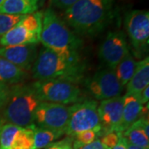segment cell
<instances>
[{
    "label": "cell",
    "mask_w": 149,
    "mask_h": 149,
    "mask_svg": "<svg viewBox=\"0 0 149 149\" xmlns=\"http://www.w3.org/2000/svg\"><path fill=\"white\" fill-rule=\"evenodd\" d=\"M115 0H79L65 10V22L82 36L95 37L113 21Z\"/></svg>",
    "instance_id": "1"
},
{
    "label": "cell",
    "mask_w": 149,
    "mask_h": 149,
    "mask_svg": "<svg viewBox=\"0 0 149 149\" xmlns=\"http://www.w3.org/2000/svg\"><path fill=\"white\" fill-rule=\"evenodd\" d=\"M40 42L43 47L70 58H80L82 41L74 34L56 13L47 8L43 12Z\"/></svg>",
    "instance_id": "2"
},
{
    "label": "cell",
    "mask_w": 149,
    "mask_h": 149,
    "mask_svg": "<svg viewBox=\"0 0 149 149\" xmlns=\"http://www.w3.org/2000/svg\"><path fill=\"white\" fill-rule=\"evenodd\" d=\"M31 70L37 81L65 80L77 83L82 78L84 67L80 58L67 57L43 47Z\"/></svg>",
    "instance_id": "3"
},
{
    "label": "cell",
    "mask_w": 149,
    "mask_h": 149,
    "mask_svg": "<svg viewBox=\"0 0 149 149\" xmlns=\"http://www.w3.org/2000/svg\"><path fill=\"white\" fill-rule=\"evenodd\" d=\"M41 102L32 84L13 85L4 106V120L20 128H35L34 114Z\"/></svg>",
    "instance_id": "4"
},
{
    "label": "cell",
    "mask_w": 149,
    "mask_h": 149,
    "mask_svg": "<svg viewBox=\"0 0 149 149\" xmlns=\"http://www.w3.org/2000/svg\"><path fill=\"white\" fill-rule=\"evenodd\" d=\"M43 11L24 15L0 39L2 47L37 45L40 42Z\"/></svg>",
    "instance_id": "5"
},
{
    "label": "cell",
    "mask_w": 149,
    "mask_h": 149,
    "mask_svg": "<svg viewBox=\"0 0 149 149\" xmlns=\"http://www.w3.org/2000/svg\"><path fill=\"white\" fill-rule=\"evenodd\" d=\"M32 85L41 101L65 105L82 101V94L79 86L70 80H42L34 82Z\"/></svg>",
    "instance_id": "6"
},
{
    "label": "cell",
    "mask_w": 149,
    "mask_h": 149,
    "mask_svg": "<svg viewBox=\"0 0 149 149\" xmlns=\"http://www.w3.org/2000/svg\"><path fill=\"white\" fill-rule=\"evenodd\" d=\"M96 100H82L70 105L65 134L73 137L90 129L101 128Z\"/></svg>",
    "instance_id": "7"
},
{
    "label": "cell",
    "mask_w": 149,
    "mask_h": 149,
    "mask_svg": "<svg viewBox=\"0 0 149 149\" xmlns=\"http://www.w3.org/2000/svg\"><path fill=\"white\" fill-rule=\"evenodd\" d=\"M70 105L51 102H41L34 114V123L38 128H46L65 134L70 116Z\"/></svg>",
    "instance_id": "8"
},
{
    "label": "cell",
    "mask_w": 149,
    "mask_h": 149,
    "mask_svg": "<svg viewBox=\"0 0 149 149\" xmlns=\"http://www.w3.org/2000/svg\"><path fill=\"white\" fill-rule=\"evenodd\" d=\"M124 25L128 39L136 53L148 52L149 44L148 10H131L127 13Z\"/></svg>",
    "instance_id": "9"
},
{
    "label": "cell",
    "mask_w": 149,
    "mask_h": 149,
    "mask_svg": "<svg viewBox=\"0 0 149 149\" xmlns=\"http://www.w3.org/2000/svg\"><path fill=\"white\" fill-rule=\"evenodd\" d=\"M87 90L98 100L120 96L123 87L114 70L109 68L99 70L85 81Z\"/></svg>",
    "instance_id": "10"
},
{
    "label": "cell",
    "mask_w": 149,
    "mask_h": 149,
    "mask_svg": "<svg viewBox=\"0 0 149 149\" xmlns=\"http://www.w3.org/2000/svg\"><path fill=\"white\" fill-rule=\"evenodd\" d=\"M128 42L123 31L108 32L99 48V56L108 68L115 69L123 58L129 54Z\"/></svg>",
    "instance_id": "11"
},
{
    "label": "cell",
    "mask_w": 149,
    "mask_h": 149,
    "mask_svg": "<svg viewBox=\"0 0 149 149\" xmlns=\"http://www.w3.org/2000/svg\"><path fill=\"white\" fill-rule=\"evenodd\" d=\"M98 113L102 135L108 133H120L123 113V96L101 100L98 105Z\"/></svg>",
    "instance_id": "12"
},
{
    "label": "cell",
    "mask_w": 149,
    "mask_h": 149,
    "mask_svg": "<svg viewBox=\"0 0 149 149\" xmlns=\"http://www.w3.org/2000/svg\"><path fill=\"white\" fill-rule=\"evenodd\" d=\"M37 55V45L9 46L0 47V57L6 59L25 71L32 69Z\"/></svg>",
    "instance_id": "13"
},
{
    "label": "cell",
    "mask_w": 149,
    "mask_h": 149,
    "mask_svg": "<svg viewBox=\"0 0 149 149\" xmlns=\"http://www.w3.org/2000/svg\"><path fill=\"white\" fill-rule=\"evenodd\" d=\"M144 106L134 95L123 96V113L119 132L123 133L143 116Z\"/></svg>",
    "instance_id": "14"
},
{
    "label": "cell",
    "mask_w": 149,
    "mask_h": 149,
    "mask_svg": "<svg viewBox=\"0 0 149 149\" xmlns=\"http://www.w3.org/2000/svg\"><path fill=\"white\" fill-rule=\"evenodd\" d=\"M122 136L128 143L135 146L149 149L148 118L141 117L129 128L122 133Z\"/></svg>",
    "instance_id": "15"
},
{
    "label": "cell",
    "mask_w": 149,
    "mask_h": 149,
    "mask_svg": "<svg viewBox=\"0 0 149 149\" xmlns=\"http://www.w3.org/2000/svg\"><path fill=\"white\" fill-rule=\"evenodd\" d=\"M44 0H3L0 13L8 15H28L36 13Z\"/></svg>",
    "instance_id": "16"
},
{
    "label": "cell",
    "mask_w": 149,
    "mask_h": 149,
    "mask_svg": "<svg viewBox=\"0 0 149 149\" xmlns=\"http://www.w3.org/2000/svg\"><path fill=\"white\" fill-rule=\"evenodd\" d=\"M149 85V58L147 56L137 63L132 78L126 85V95H136Z\"/></svg>",
    "instance_id": "17"
},
{
    "label": "cell",
    "mask_w": 149,
    "mask_h": 149,
    "mask_svg": "<svg viewBox=\"0 0 149 149\" xmlns=\"http://www.w3.org/2000/svg\"><path fill=\"white\" fill-rule=\"evenodd\" d=\"M27 71L0 57V83L7 85H18L25 79Z\"/></svg>",
    "instance_id": "18"
},
{
    "label": "cell",
    "mask_w": 149,
    "mask_h": 149,
    "mask_svg": "<svg viewBox=\"0 0 149 149\" xmlns=\"http://www.w3.org/2000/svg\"><path fill=\"white\" fill-rule=\"evenodd\" d=\"M137 63L138 61H136L133 56L129 53L124 58L122 59V61L113 70L118 80L123 87L127 85L128 81L132 78L137 67Z\"/></svg>",
    "instance_id": "19"
},
{
    "label": "cell",
    "mask_w": 149,
    "mask_h": 149,
    "mask_svg": "<svg viewBox=\"0 0 149 149\" xmlns=\"http://www.w3.org/2000/svg\"><path fill=\"white\" fill-rule=\"evenodd\" d=\"M33 131V143L32 149L46 148L54 140L59 139L61 134L46 128L36 127L32 129Z\"/></svg>",
    "instance_id": "20"
},
{
    "label": "cell",
    "mask_w": 149,
    "mask_h": 149,
    "mask_svg": "<svg viewBox=\"0 0 149 149\" xmlns=\"http://www.w3.org/2000/svg\"><path fill=\"white\" fill-rule=\"evenodd\" d=\"M22 128L10 123H3L0 130V149H11L17 133Z\"/></svg>",
    "instance_id": "21"
},
{
    "label": "cell",
    "mask_w": 149,
    "mask_h": 149,
    "mask_svg": "<svg viewBox=\"0 0 149 149\" xmlns=\"http://www.w3.org/2000/svg\"><path fill=\"white\" fill-rule=\"evenodd\" d=\"M101 129V128L90 129L76 134L74 137L75 139L73 141V149H80L85 145L94 142L99 136L102 135Z\"/></svg>",
    "instance_id": "22"
},
{
    "label": "cell",
    "mask_w": 149,
    "mask_h": 149,
    "mask_svg": "<svg viewBox=\"0 0 149 149\" xmlns=\"http://www.w3.org/2000/svg\"><path fill=\"white\" fill-rule=\"evenodd\" d=\"M33 143L32 129L22 128L17 133L11 149H32Z\"/></svg>",
    "instance_id": "23"
},
{
    "label": "cell",
    "mask_w": 149,
    "mask_h": 149,
    "mask_svg": "<svg viewBox=\"0 0 149 149\" xmlns=\"http://www.w3.org/2000/svg\"><path fill=\"white\" fill-rule=\"evenodd\" d=\"M24 15L15 16L0 13V39L13 27L17 22L21 20Z\"/></svg>",
    "instance_id": "24"
},
{
    "label": "cell",
    "mask_w": 149,
    "mask_h": 149,
    "mask_svg": "<svg viewBox=\"0 0 149 149\" xmlns=\"http://www.w3.org/2000/svg\"><path fill=\"white\" fill-rule=\"evenodd\" d=\"M121 134H122V133H115V132L105 133L103 135L100 141L107 148L112 149L118 143Z\"/></svg>",
    "instance_id": "25"
},
{
    "label": "cell",
    "mask_w": 149,
    "mask_h": 149,
    "mask_svg": "<svg viewBox=\"0 0 149 149\" xmlns=\"http://www.w3.org/2000/svg\"><path fill=\"white\" fill-rule=\"evenodd\" d=\"M73 141L74 138L73 137H67L64 139L52 143L49 146H47V149H73Z\"/></svg>",
    "instance_id": "26"
},
{
    "label": "cell",
    "mask_w": 149,
    "mask_h": 149,
    "mask_svg": "<svg viewBox=\"0 0 149 149\" xmlns=\"http://www.w3.org/2000/svg\"><path fill=\"white\" fill-rule=\"evenodd\" d=\"M11 87L0 83V109L5 106L10 95Z\"/></svg>",
    "instance_id": "27"
},
{
    "label": "cell",
    "mask_w": 149,
    "mask_h": 149,
    "mask_svg": "<svg viewBox=\"0 0 149 149\" xmlns=\"http://www.w3.org/2000/svg\"><path fill=\"white\" fill-rule=\"evenodd\" d=\"M52 4L58 8L60 9L66 10L71 5H73L74 3H76L79 0H51Z\"/></svg>",
    "instance_id": "28"
},
{
    "label": "cell",
    "mask_w": 149,
    "mask_h": 149,
    "mask_svg": "<svg viewBox=\"0 0 149 149\" xmlns=\"http://www.w3.org/2000/svg\"><path fill=\"white\" fill-rule=\"evenodd\" d=\"M143 105L148 104L149 100V85L144 88L142 91H140L138 95H134Z\"/></svg>",
    "instance_id": "29"
},
{
    "label": "cell",
    "mask_w": 149,
    "mask_h": 149,
    "mask_svg": "<svg viewBox=\"0 0 149 149\" xmlns=\"http://www.w3.org/2000/svg\"><path fill=\"white\" fill-rule=\"evenodd\" d=\"M80 149H109L107 148L102 143L100 139H95L94 142H92L91 143L87 144L84 146L83 148H81Z\"/></svg>",
    "instance_id": "30"
},
{
    "label": "cell",
    "mask_w": 149,
    "mask_h": 149,
    "mask_svg": "<svg viewBox=\"0 0 149 149\" xmlns=\"http://www.w3.org/2000/svg\"><path fill=\"white\" fill-rule=\"evenodd\" d=\"M112 149H127L126 144H125V141H124V138L123 137L122 134H121V136L119 138V140H118V143Z\"/></svg>",
    "instance_id": "31"
},
{
    "label": "cell",
    "mask_w": 149,
    "mask_h": 149,
    "mask_svg": "<svg viewBox=\"0 0 149 149\" xmlns=\"http://www.w3.org/2000/svg\"><path fill=\"white\" fill-rule=\"evenodd\" d=\"M124 141H125V144H126V147H127V149H145L143 148H141V147H138V146H135L133 144L128 143V141L126 139H124Z\"/></svg>",
    "instance_id": "32"
},
{
    "label": "cell",
    "mask_w": 149,
    "mask_h": 149,
    "mask_svg": "<svg viewBox=\"0 0 149 149\" xmlns=\"http://www.w3.org/2000/svg\"><path fill=\"white\" fill-rule=\"evenodd\" d=\"M3 123H4V119H2V118H0V130H1L2 126L3 125Z\"/></svg>",
    "instance_id": "33"
},
{
    "label": "cell",
    "mask_w": 149,
    "mask_h": 149,
    "mask_svg": "<svg viewBox=\"0 0 149 149\" xmlns=\"http://www.w3.org/2000/svg\"><path fill=\"white\" fill-rule=\"evenodd\" d=\"M3 0H0V4H1V3H3Z\"/></svg>",
    "instance_id": "34"
}]
</instances>
